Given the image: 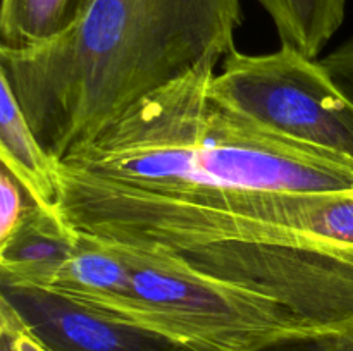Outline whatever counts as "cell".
<instances>
[{"instance_id": "cell-13", "label": "cell", "mask_w": 353, "mask_h": 351, "mask_svg": "<svg viewBox=\"0 0 353 351\" xmlns=\"http://www.w3.org/2000/svg\"><path fill=\"white\" fill-rule=\"evenodd\" d=\"M0 351H47L12 306L0 298Z\"/></svg>"}, {"instance_id": "cell-12", "label": "cell", "mask_w": 353, "mask_h": 351, "mask_svg": "<svg viewBox=\"0 0 353 351\" xmlns=\"http://www.w3.org/2000/svg\"><path fill=\"white\" fill-rule=\"evenodd\" d=\"M31 203L34 202L24 191L23 186L6 167H2L0 171V241L6 240L16 229Z\"/></svg>"}, {"instance_id": "cell-1", "label": "cell", "mask_w": 353, "mask_h": 351, "mask_svg": "<svg viewBox=\"0 0 353 351\" xmlns=\"http://www.w3.org/2000/svg\"><path fill=\"white\" fill-rule=\"evenodd\" d=\"M57 210L74 229L161 248L314 327H353V188L147 191L61 165Z\"/></svg>"}, {"instance_id": "cell-6", "label": "cell", "mask_w": 353, "mask_h": 351, "mask_svg": "<svg viewBox=\"0 0 353 351\" xmlns=\"http://www.w3.org/2000/svg\"><path fill=\"white\" fill-rule=\"evenodd\" d=\"M0 298L47 351H188L162 334L54 289L0 282Z\"/></svg>"}, {"instance_id": "cell-11", "label": "cell", "mask_w": 353, "mask_h": 351, "mask_svg": "<svg viewBox=\"0 0 353 351\" xmlns=\"http://www.w3.org/2000/svg\"><path fill=\"white\" fill-rule=\"evenodd\" d=\"M90 0H2L0 48L21 52L61 34Z\"/></svg>"}, {"instance_id": "cell-2", "label": "cell", "mask_w": 353, "mask_h": 351, "mask_svg": "<svg viewBox=\"0 0 353 351\" xmlns=\"http://www.w3.org/2000/svg\"><path fill=\"white\" fill-rule=\"evenodd\" d=\"M241 21V0H90L47 43L0 48V74L62 162L145 96L224 61Z\"/></svg>"}, {"instance_id": "cell-4", "label": "cell", "mask_w": 353, "mask_h": 351, "mask_svg": "<svg viewBox=\"0 0 353 351\" xmlns=\"http://www.w3.org/2000/svg\"><path fill=\"white\" fill-rule=\"evenodd\" d=\"M116 244L130 264L131 292L99 310L188 351H265L285 341L340 332L310 326L274 299L203 274L161 248Z\"/></svg>"}, {"instance_id": "cell-14", "label": "cell", "mask_w": 353, "mask_h": 351, "mask_svg": "<svg viewBox=\"0 0 353 351\" xmlns=\"http://www.w3.org/2000/svg\"><path fill=\"white\" fill-rule=\"evenodd\" d=\"M265 351H353V327L340 332L285 341L268 348Z\"/></svg>"}, {"instance_id": "cell-5", "label": "cell", "mask_w": 353, "mask_h": 351, "mask_svg": "<svg viewBox=\"0 0 353 351\" xmlns=\"http://www.w3.org/2000/svg\"><path fill=\"white\" fill-rule=\"evenodd\" d=\"M214 102L288 140L353 158V102L317 58L292 48H234L210 83Z\"/></svg>"}, {"instance_id": "cell-15", "label": "cell", "mask_w": 353, "mask_h": 351, "mask_svg": "<svg viewBox=\"0 0 353 351\" xmlns=\"http://www.w3.org/2000/svg\"><path fill=\"white\" fill-rule=\"evenodd\" d=\"M321 64L336 83L338 88L353 102V38L321 58Z\"/></svg>"}, {"instance_id": "cell-10", "label": "cell", "mask_w": 353, "mask_h": 351, "mask_svg": "<svg viewBox=\"0 0 353 351\" xmlns=\"http://www.w3.org/2000/svg\"><path fill=\"white\" fill-rule=\"evenodd\" d=\"M274 23L281 47L317 58L343 24L347 0H255Z\"/></svg>"}, {"instance_id": "cell-3", "label": "cell", "mask_w": 353, "mask_h": 351, "mask_svg": "<svg viewBox=\"0 0 353 351\" xmlns=\"http://www.w3.org/2000/svg\"><path fill=\"white\" fill-rule=\"evenodd\" d=\"M212 62L157 89L61 165L147 191L324 193L353 188V158L288 140L214 102Z\"/></svg>"}, {"instance_id": "cell-8", "label": "cell", "mask_w": 353, "mask_h": 351, "mask_svg": "<svg viewBox=\"0 0 353 351\" xmlns=\"http://www.w3.org/2000/svg\"><path fill=\"white\" fill-rule=\"evenodd\" d=\"M0 164L37 205L59 213V162L41 147L9 81L0 74Z\"/></svg>"}, {"instance_id": "cell-7", "label": "cell", "mask_w": 353, "mask_h": 351, "mask_svg": "<svg viewBox=\"0 0 353 351\" xmlns=\"http://www.w3.org/2000/svg\"><path fill=\"white\" fill-rule=\"evenodd\" d=\"M76 241L78 231L59 213L31 203L16 229L0 241V282L52 288Z\"/></svg>"}, {"instance_id": "cell-9", "label": "cell", "mask_w": 353, "mask_h": 351, "mask_svg": "<svg viewBox=\"0 0 353 351\" xmlns=\"http://www.w3.org/2000/svg\"><path fill=\"white\" fill-rule=\"evenodd\" d=\"M48 289L109 308L131 292V268L116 243L78 231L74 251Z\"/></svg>"}]
</instances>
